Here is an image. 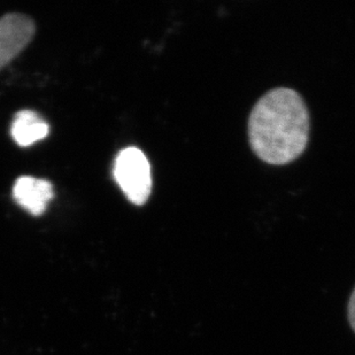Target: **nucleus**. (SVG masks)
I'll use <instances>...</instances> for the list:
<instances>
[{
	"label": "nucleus",
	"mask_w": 355,
	"mask_h": 355,
	"mask_svg": "<svg viewBox=\"0 0 355 355\" xmlns=\"http://www.w3.org/2000/svg\"><path fill=\"white\" fill-rule=\"evenodd\" d=\"M347 314H349V324L353 331L355 332V288L353 290L352 295L349 297V307H347Z\"/></svg>",
	"instance_id": "nucleus-6"
},
{
	"label": "nucleus",
	"mask_w": 355,
	"mask_h": 355,
	"mask_svg": "<svg viewBox=\"0 0 355 355\" xmlns=\"http://www.w3.org/2000/svg\"><path fill=\"white\" fill-rule=\"evenodd\" d=\"M114 178L125 197L141 206L152 191L151 164L139 148H124L115 159Z\"/></svg>",
	"instance_id": "nucleus-2"
},
{
	"label": "nucleus",
	"mask_w": 355,
	"mask_h": 355,
	"mask_svg": "<svg viewBox=\"0 0 355 355\" xmlns=\"http://www.w3.org/2000/svg\"><path fill=\"white\" fill-rule=\"evenodd\" d=\"M49 124L36 112L22 110L14 116L10 125V136L21 148H28L47 137Z\"/></svg>",
	"instance_id": "nucleus-5"
},
{
	"label": "nucleus",
	"mask_w": 355,
	"mask_h": 355,
	"mask_svg": "<svg viewBox=\"0 0 355 355\" xmlns=\"http://www.w3.org/2000/svg\"><path fill=\"white\" fill-rule=\"evenodd\" d=\"M248 139L267 164L279 166L299 158L309 139V108L302 96L277 87L260 98L248 119Z\"/></svg>",
	"instance_id": "nucleus-1"
},
{
	"label": "nucleus",
	"mask_w": 355,
	"mask_h": 355,
	"mask_svg": "<svg viewBox=\"0 0 355 355\" xmlns=\"http://www.w3.org/2000/svg\"><path fill=\"white\" fill-rule=\"evenodd\" d=\"M35 31L34 21L24 14H6L0 17V71L27 47Z\"/></svg>",
	"instance_id": "nucleus-3"
},
{
	"label": "nucleus",
	"mask_w": 355,
	"mask_h": 355,
	"mask_svg": "<svg viewBox=\"0 0 355 355\" xmlns=\"http://www.w3.org/2000/svg\"><path fill=\"white\" fill-rule=\"evenodd\" d=\"M53 197L52 183L42 178L21 176L13 187L15 201L34 216L43 215Z\"/></svg>",
	"instance_id": "nucleus-4"
}]
</instances>
